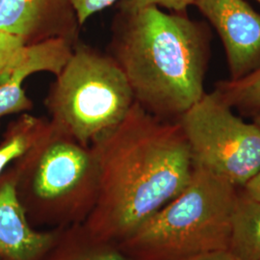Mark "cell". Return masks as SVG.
I'll return each mask as SVG.
<instances>
[{"instance_id":"8","label":"cell","mask_w":260,"mask_h":260,"mask_svg":"<svg viewBox=\"0 0 260 260\" xmlns=\"http://www.w3.org/2000/svg\"><path fill=\"white\" fill-rule=\"evenodd\" d=\"M81 28L71 0H0V31L25 45L50 39L76 44Z\"/></svg>"},{"instance_id":"14","label":"cell","mask_w":260,"mask_h":260,"mask_svg":"<svg viewBox=\"0 0 260 260\" xmlns=\"http://www.w3.org/2000/svg\"><path fill=\"white\" fill-rule=\"evenodd\" d=\"M35 74H37L36 69L21 53L9 79L0 85V121L3 117L30 111L33 108V103L26 94L23 82Z\"/></svg>"},{"instance_id":"21","label":"cell","mask_w":260,"mask_h":260,"mask_svg":"<svg viewBox=\"0 0 260 260\" xmlns=\"http://www.w3.org/2000/svg\"><path fill=\"white\" fill-rule=\"evenodd\" d=\"M255 1H257V2H258V3H260V0H255Z\"/></svg>"},{"instance_id":"20","label":"cell","mask_w":260,"mask_h":260,"mask_svg":"<svg viewBox=\"0 0 260 260\" xmlns=\"http://www.w3.org/2000/svg\"><path fill=\"white\" fill-rule=\"evenodd\" d=\"M251 118H252V121H254L260 127V112L254 114V115H252Z\"/></svg>"},{"instance_id":"7","label":"cell","mask_w":260,"mask_h":260,"mask_svg":"<svg viewBox=\"0 0 260 260\" xmlns=\"http://www.w3.org/2000/svg\"><path fill=\"white\" fill-rule=\"evenodd\" d=\"M223 44L231 79L260 67V14L245 0H195Z\"/></svg>"},{"instance_id":"6","label":"cell","mask_w":260,"mask_h":260,"mask_svg":"<svg viewBox=\"0 0 260 260\" xmlns=\"http://www.w3.org/2000/svg\"><path fill=\"white\" fill-rule=\"evenodd\" d=\"M194 165L242 188L260 169V127L244 121L215 91L177 120Z\"/></svg>"},{"instance_id":"10","label":"cell","mask_w":260,"mask_h":260,"mask_svg":"<svg viewBox=\"0 0 260 260\" xmlns=\"http://www.w3.org/2000/svg\"><path fill=\"white\" fill-rule=\"evenodd\" d=\"M41 260H130L116 244L93 237L83 223L57 228L55 238Z\"/></svg>"},{"instance_id":"11","label":"cell","mask_w":260,"mask_h":260,"mask_svg":"<svg viewBox=\"0 0 260 260\" xmlns=\"http://www.w3.org/2000/svg\"><path fill=\"white\" fill-rule=\"evenodd\" d=\"M229 251L238 260H260V203L241 188L233 209Z\"/></svg>"},{"instance_id":"12","label":"cell","mask_w":260,"mask_h":260,"mask_svg":"<svg viewBox=\"0 0 260 260\" xmlns=\"http://www.w3.org/2000/svg\"><path fill=\"white\" fill-rule=\"evenodd\" d=\"M49 120L22 113L10 123L0 142V176L26 154L45 132Z\"/></svg>"},{"instance_id":"9","label":"cell","mask_w":260,"mask_h":260,"mask_svg":"<svg viewBox=\"0 0 260 260\" xmlns=\"http://www.w3.org/2000/svg\"><path fill=\"white\" fill-rule=\"evenodd\" d=\"M57 229L33 226L19 201L14 169L0 176V260H41L55 238Z\"/></svg>"},{"instance_id":"16","label":"cell","mask_w":260,"mask_h":260,"mask_svg":"<svg viewBox=\"0 0 260 260\" xmlns=\"http://www.w3.org/2000/svg\"><path fill=\"white\" fill-rule=\"evenodd\" d=\"M194 2L195 0H122L119 3V8L135 10L156 6L171 12H186Z\"/></svg>"},{"instance_id":"5","label":"cell","mask_w":260,"mask_h":260,"mask_svg":"<svg viewBox=\"0 0 260 260\" xmlns=\"http://www.w3.org/2000/svg\"><path fill=\"white\" fill-rule=\"evenodd\" d=\"M134 103L115 60L80 41L45 101L49 121L86 146L118 125Z\"/></svg>"},{"instance_id":"1","label":"cell","mask_w":260,"mask_h":260,"mask_svg":"<svg viewBox=\"0 0 260 260\" xmlns=\"http://www.w3.org/2000/svg\"><path fill=\"white\" fill-rule=\"evenodd\" d=\"M91 147L99 192L84 226L93 237L116 245L179 195L195 168L177 121L157 118L136 103Z\"/></svg>"},{"instance_id":"13","label":"cell","mask_w":260,"mask_h":260,"mask_svg":"<svg viewBox=\"0 0 260 260\" xmlns=\"http://www.w3.org/2000/svg\"><path fill=\"white\" fill-rule=\"evenodd\" d=\"M214 91L234 110L248 115L260 112V67L238 79H224L215 84Z\"/></svg>"},{"instance_id":"17","label":"cell","mask_w":260,"mask_h":260,"mask_svg":"<svg viewBox=\"0 0 260 260\" xmlns=\"http://www.w3.org/2000/svg\"><path fill=\"white\" fill-rule=\"evenodd\" d=\"M81 26L93 15L122 0H71Z\"/></svg>"},{"instance_id":"2","label":"cell","mask_w":260,"mask_h":260,"mask_svg":"<svg viewBox=\"0 0 260 260\" xmlns=\"http://www.w3.org/2000/svg\"><path fill=\"white\" fill-rule=\"evenodd\" d=\"M211 31L186 12L119 8L107 53L149 114L177 121L206 92Z\"/></svg>"},{"instance_id":"19","label":"cell","mask_w":260,"mask_h":260,"mask_svg":"<svg viewBox=\"0 0 260 260\" xmlns=\"http://www.w3.org/2000/svg\"><path fill=\"white\" fill-rule=\"evenodd\" d=\"M182 260H238L229 251H219L196 255Z\"/></svg>"},{"instance_id":"15","label":"cell","mask_w":260,"mask_h":260,"mask_svg":"<svg viewBox=\"0 0 260 260\" xmlns=\"http://www.w3.org/2000/svg\"><path fill=\"white\" fill-rule=\"evenodd\" d=\"M24 47L22 39L0 31V85L9 79Z\"/></svg>"},{"instance_id":"3","label":"cell","mask_w":260,"mask_h":260,"mask_svg":"<svg viewBox=\"0 0 260 260\" xmlns=\"http://www.w3.org/2000/svg\"><path fill=\"white\" fill-rule=\"evenodd\" d=\"M238 191L195 166L185 189L117 246L130 260H182L229 251Z\"/></svg>"},{"instance_id":"18","label":"cell","mask_w":260,"mask_h":260,"mask_svg":"<svg viewBox=\"0 0 260 260\" xmlns=\"http://www.w3.org/2000/svg\"><path fill=\"white\" fill-rule=\"evenodd\" d=\"M241 190L249 198L260 203V169L245 183Z\"/></svg>"},{"instance_id":"4","label":"cell","mask_w":260,"mask_h":260,"mask_svg":"<svg viewBox=\"0 0 260 260\" xmlns=\"http://www.w3.org/2000/svg\"><path fill=\"white\" fill-rule=\"evenodd\" d=\"M12 168L19 201L36 229L84 223L92 212L99 192L93 149L51 121Z\"/></svg>"}]
</instances>
